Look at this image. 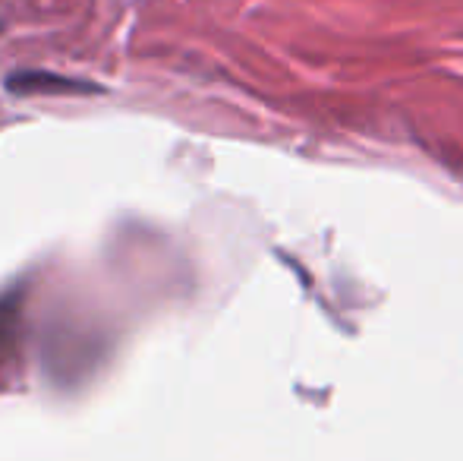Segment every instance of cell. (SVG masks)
Returning <instances> with one entry per match:
<instances>
[{"label": "cell", "mask_w": 463, "mask_h": 461, "mask_svg": "<svg viewBox=\"0 0 463 461\" xmlns=\"http://www.w3.org/2000/svg\"><path fill=\"white\" fill-rule=\"evenodd\" d=\"M10 86L13 89H23V92H32V89H61V92H73V89H89V86H80V82H73V80H54V76H44V73L13 76Z\"/></svg>", "instance_id": "6da1fadb"}]
</instances>
